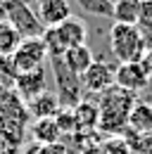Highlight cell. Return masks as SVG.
Wrapping results in <instances>:
<instances>
[{
	"mask_svg": "<svg viewBox=\"0 0 152 154\" xmlns=\"http://www.w3.org/2000/svg\"><path fill=\"white\" fill-rule=\"evenodd\" d=\"M88 14H95V17H112L114 14V5L109 0H76Z\"/></svg>",
	"mask_w": 152,
	"mask_h": 154,
	"instance_id": "cell-19",
	"label": "cell"
},
{
	"mask_svg": "<svg viewBox=\"0 0 152 154\" xmlns=\"http://www.w3.org/2000/svg\"><path fill=\"white\" fill-rule=\"evenodd\" d=\"M2 2H7V0H0V5H2Z\"/></svg>",
	"mask_w": 152,
	"mask_h": 154,
	"instance_id": "cell-27",
	"label": "cell"
},
{
	"mask_svg": "<svg viewBox=\"0 0 152 154\" xmlns=\"http://www.w3.org/2000/svg\"><path fill=\"white\" fill-rule=\"evenodd\" d=\"M114 24H126V26H138L140 19V0H116L114 2Z\"/></svg>",
	"mask_w": 152,
	"mask_h": 154,
	"instance_id": "cell-16",
	"label": "cell"
},
{
	"mask_svg": "<svg viewBox=\"0 0 152 154\" xmlns=\"http://www.w3.org/2000/svg\"><path fill=\"white\" fill-rule=\"evenodd\" d=\"M21 40H24V38L19 36L7 21L0 19V55H2V57H12Z\"/></svg>",
	"mask_w": 152,
	"mask_h": 154,
	"instance_id": "cell-17",
	"label": "cell"
},
{
	"mask_svg": "<svg viewBox=\"0 0 152 154\" xmlns=\"http://www.w3.org/2000/svg\"><path fill=\"white\" fill-rule=\"evenodd\" d=\"M48 90V76H45V66H40L36 71L29 74H19L14 81V93H17L26 104L33 102L38 95H43Z\"/></svg>",
	"mask_w": 152,
	"mask_h": 154,
	"instance_id": "cell-10",
	"label": "cell"
},
{
	"mask_svg": "<svg viewBox=\"0 0 152 154\" xmlns=\"http://www.w3.org/2000/svg\"><path fill=\"white\" fill-rule=\"evenodd\" d=\"M138 26H140L145 33L152 31V0L140 2V19H138Z\"/></svg>",
	"mask_w": 152,
	"mask_h": 154,
	"instance_id": "cell-22",
	"label": "cell"
},
{
	"mask_svg": "<svg viewBox=\"0 0 152 154\" xmlns=\"http://www.w3.org/2000/svg\"><path fill=\"white\" fill-rule=\"evenodd\" d=\"M74 121H76V133H95L100 123V109L90 100H81L74 107Z\"/></svg>",
	"mask_w": 152,
	"mask_h": 154,
	"instance_id": "cell-11",
	"label": "cell"
},
{
	"mask_svg": "<svg viewBox=\"0 0 152 154\" xmlns=\"http://www.w3.org/2000/svg\"><path fill=\"white\" fill-rule=\"evenodd\" d=\"M0 19L7 21L21 38H40L43 36V24L38 21L36 12L29 7L26 0H7L0 5Z\"/></svg>",
	"mask_w": 152,
	"mask_h": 154,
	"instance_id": "cell-4",
	"label": "cell"
},
{
	"mask_svg": "<svg viewBox=\"0 0 152 154\" xmlns=\"http://www.w3.org/2000/svg\"><path fill=\"white\" fill-rule=\"evenodd\" d=\"M81 154H102V149H100V145H90V147H86Z\"/></svg>",
	"mask_w": 152,
	"mask_h": 154,
	"instance_id": "cell-26",
	"label": "cell"
},
{
	"mask_svg": "<svg viewBox=\"0 0 152 154\" xmlns=\"http://www.w3.org/2000/svg\"><path fill=\"white\" fill-rule=\"evenodd\" d=\"M33 12L43 24V29H55L71 17V5L69 0H38Z\"/></svg>",
	"mask_w": 152,
	"mask_h": 154,
	"instance_id": "cell-9",
	"label": "cell"
},
{
	"mask_svg": "<svg viewBox=\"0 0 152 154\" xmlns=\"http://www.w3.org/2000/svg\"><path fill=\"white\" fill-rule=\"evenodd\" d=\"M133 154H152V133L145 135V137H140V142H138V147L133 149Z\"/></svg>",
	"mask_w": 152,
	"mask_h": 154,
	"instance_id": "cell-23",
	"label": "cell"
},
{
	"mask_svg": "<svg viewBox=\"0 0 152 154\" xmlns=\"http://www.w3.org/2000/svg\"><path fill=\"white\" fill-rule=\"evenodd\" d=\"M128 131H133L135 135L145 137V135L152 133V104L150 102H135V107L128 114Z\"/></svg>",
	"mask_w": 152,
	"mask_h": 154,
	"instance_id": "cell-13",
	"label": "cell"
},
{
	"mask_svg": "<svg viewBox=\"0 0 152 154\" xmlns=\"http://www.w3.org/2000/svg\"><path fill=\"white\" fill-rule=\"evenodd\" d=\"M45 154H69V147L64 142H55V145H48L45 147Z\"/></svg>",
	"mask_w": 152,
	"mask_h": 154,
	"instance_id": "cell-24",
	"label": "cell"
},
{
	"mask_svg": "<svg viewBox=\"0 0 152 154\" xmlns=\"http://www.w3.org/2000/svg\"><path fill=\"white\" fill-rule=\"evenodd\" d=\"M21 154H45V147L38 145V142H29L21 147Z\"/></svg>",
	"mask_w": 152,
	"mask_h": 154,
	"instance_id": "cell-25",
	"label": "cell"
},
{
	"mask_svg": "<svg viewBox=\"0 0 152 154\" xmlns=\"http://www.w3.org/2000/svg\"><path fill=\"white\" fill-rule=\"evenodd\" d=\"M114 85L128 90L133 95L143 93L150 88V69L145 62H131V64H119L114 71Z\"/></svg>",
	"mask_w": 152,
	"mask_h": 154,
	"instance_id": "cell-7",
	"label": "cell"
},
{
	"mask_svg": "<svg viewBox=\"0 0 152 154\" xmlns=\"http://www.w3.org/2000/svg\"><path fill=\"white\" fill-rule=\"evenodd\" d=\"M14 81H17V71H14L10 57H2L0 55V93L14 90Z\"/></svg>",
	"mask_w": 152,
	"mask_h": 154,
	"instance_id": "cell-18",
	"label": "cell"
},
{
	"mask_svg": "<svg viewBox=\"0 0 152 154\" xmlns=\"http://www.w3.org/2000/svg\"><path fill=\"white\" fill-rule=\"evenodd\" d=\"M26 107H29V114H31L33 121H38V119H55V114L59 112V100H57L55 93H48L45 90L43 95H38Z\"/></svg>",
	"mask_w": 152,
	"mask_h": 154,
	"instance_id": "cell-15",
	"label": "cell"
},
{
	"mask_svg": "<svg viewBox=\"0 0 152 154\" xmlns=\"http://www.w3.org/2000/svg\"><path fill=\"white\" fill-rule=\"evenodd\" d=\"M48 59V50H45V43L40 38H26L19 43V48L14 50V55L10 57L14 71L19 74H29V71H36L45 64Z\"/></svg>",
	"mask_w": 152,
	"mask_h": 154,
	"instance_id": "cell-6",
	"label": "cell"
},
{
	"mask_svg": "<svg viewBox=\"0 0 152 154\" xmlns=\"http://www.w3.org/2000/svg\"><path fill=\"white\" fill-rule=\"evenodd\" d=\"M29 131L33 135V142L43 145V147L55 145V142H62V131H59L55 119H38V121H31Z\"/></svg>",
	"mask_w": 152,
	"mask_h": 154,
	"instance_id": "cell-14",
	"label": "cell"
},
{
	"mask_svg": "<svg viewBox=\"0 0 152 154\" xmlns=\"http://www.w3.org/2000/svg\"><path fill=\"white\" fill-rule=\"evenodd\" d=\"M48 59H50V66H52V74H55L59 107H64V109H74L76 104L81 102V97H83L81 78L67 69V64L62 62V57H48Z\"/></svg>",
	"mask_w": 152,
	"mask_h": 154,
	"instance_id": "cell-5",
	"label": "cell"
},
{
	"mask_svg": "<svg viewBox=\"0 0 152 154\" xmlns=\"http://www.w3.org/2000/svg\"><path fill=\"white\" fill-rule=\"evenodd\" d=\"M140 2H145V0H140Z\"/></svg>",
	"mask_w": 152,
	"mask_h": 154,
	"instance_id": "cell-29",
	"label": "cell"
},
{
	"mask_svg": "<svg viewBox=\"0 0 152 154\" xmlns=\"http://www.w3.org/2000/svg\"><path fill=\"white\" fill-rule=\"evenodd\" d=\"M0 154H5V152H2V149H0Z\"/></svg>",
	"mask_w": 152,
	"mask_h": 154,
	"instance_id": "cell-28",
	"label": "cell"
},
{
	"mask_svg": "<svg viewBox=\"0 0 152 154\" xmlns=\"http://www.w3.org/2000/svg\"><path fill=\"white\" fill-rule=\"evenodd\" d=\"M102 154H133L131 145L121 137V135H109L102 145H100Z\"/></svg>",
	"mask_w": 152,
	"mask_h": 154,
	"instance_id": "cell-20",
	"label": "cell"
},
{
	"mask_svg": "<svg viewBox=\"0 0 152 154\" xmlns=\"http://www.w3.org/2000/svg\"><path fill=\"white\" fill-rule=\"evenodd\" d=\"M135 102H138V95H133L119 85H112L109 90H105L97 102V109H100L97 131L107 135H121L128 126V114L135 107Z\"/></svg>",
	"mask_w": 152,
	"mask_h": 154,
	"instance_id": "cell-1",
	"label": "cell"
},
{
	"mask_svg": "<svg viewBox=\"0 0 152 154\" xmlns=\"http://www.w3.org/2000/svg\"><path fill=\"white\" fill-rule=\"evenodd\" d=\"M150 38L140 26H126V24H114L109 29V50L119 64H131L143 62L150 52Z\"/></svg>",
	"mask_w": 152,
	"mask_h": 154,
	"instance_id": "cell-2",
	"label": "cell"
},
{
	"mask_svg": "<svg viewBox=\"0 0 152 154\" xmlns=\"http://www.w3.org/2000/svg\"><path fill=\"white\" fill-rule=\"evenodd\" d=\"M86 36H88V29H86L83 19L69 17L67 21H62L55 29H45L40 40L45 43L48 57H62L67 50L86 45Z\"/></svg>",
	"mask_w": 152,
	"mask_h": 154,
	"instance_id": "cell-3",
	"label": "cell"
},
{
	"mask_svg": "<svg viewBox=\"0 0 152 154\" xmlns=\"http://www.w3.org/2000/svg\"><path fill=\"white\" fill-rule=\"evenodd\" d=\"M114 71H116V66L107 64V62H102V59L93 62V66L81 76V85H83V90L95 93V95H102L105 90H109V88L114 85Z\"/></svg>",
	"mask_w": 152,
	"mask_h": 154,
	"instance_id": "cell-8",
	"label": "cell"
},
{
	"mask_svg": "<svg viewBox=\"0 0 152 154\" xmlns=\"http://www.w3.org/2000/svg\"><path fill=\"white\" fill-rule=\"evenodd\" d=\"M55 121L59 126L62 135H74L76 133V121H74V109H64L59 107V112L55 114Z\"/></svg>",
	"mask_w": 152,
	"mask_h": 154,
	"instance_id": "cell-21",
	"label": "cell"
},
{
	"mask_svg": "<svg viewBox=\"0 0 152 154\" xmlns=\"http://www.w3.org/2000/svg\"><path fill=\"white\" fill-rule=\"evenodd\" d=\"M62 62L67 64V69L71 71V74H76V76L81 78L90 66H93V50L88 48V45H78V48H71V50H67L64 55H62Z\"/></svg>",
	"mask_w": 152,
	"mask_h": 154,
	"instance_id": "cell-12",
	"label": "cell"
}]
</instances>
